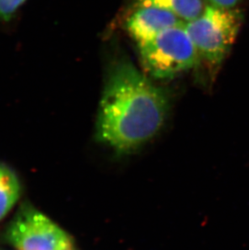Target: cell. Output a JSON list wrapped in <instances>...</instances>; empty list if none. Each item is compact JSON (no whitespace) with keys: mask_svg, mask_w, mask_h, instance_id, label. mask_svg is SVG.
Instances as JSON below:
<instances>
[{"mask_svg":"<svg viewBox=\"0 0 249 250\" xmlns=\"http://www.w3.org/2000/svg\"><path fill=\"white\" fill-rule=\"evenodd\" d=\"M134 5L165 10L186 23L198 18L206 7L202 0H134Z\"/></svg>","mask_w":249,"mask_h":250,"instance_id":"8992f818","label":"cell"},{"mask_svg":"<svg viewBox=\"0 0 249 250\" xmlns=\"http://www.w3.org/2000/svg\"><path fill=\"white\" fill-rule=\"evenodd\" d=\"M208 4L223 8H235L241 0H207Z\"/></svg>","mask_w":249,"mask_h":250,"instance_id":"9c48e42d","label":"cell"},{"mask_svg":"<svg viewBox=\"0 0 249 250\" xmlns=\"http://www.w3.org/2000/svg\"><path fill=\"white\" fill-rule=\"evenodd\" d=\"M186 22L171 12L155 7H135L126 20L125 28L138 46L164 31Z\"/></svg>","mask_w":249,"mask_h":250,"instance_id":"5b68a950","label":"cell"},{"mask_svg":"<svg viewBox=\"0 0 249 250\" xmlns=\"http://www.w3.org/2000/svg\"><path fill=\"white\" fill-rule=\"evenodd\" d=\"M242 12L208 4L202 14L186 22V31L198 57L213 71L221 66L237 38L243 23Z\"/></svg>","mask_w":249,"mask_h":250,"instance_id":"7a4b0ae2","label":"cell"},{"mask_svg":"<svg viewBox=\"0 0 249 250\" xmlns=\"http://www.w3.org/2000/svg\"><path fill=\"white\" fill-rule=\"evenodd\" d=\"M26 0H0V21L8 22Z\"/></svg>","mask_w":249,"mask_h":250,"instance_id":"ba28073f","label":"cell"},{"mask_svg":"<svg viewBox=\"0 0 249 250\" xmlns=\"http://www.w3.org/2000/svg\"><path fill=\"white\" fill-rule=\"evenodd\" d=\"M5 238L19 250H72L73 246L66 231L28 205L18 210Z\"/></svg>","mask_w":249,"mask_h":250,"instance_id":"277c9868","label":"cell"},{"mask_svg":"<svg viewBox=\"0 0 249 250\" xmlns=\"http://www.w3.org/2000/svg\"><path fill=\"white\" fill-rule=\"evenodd\" d=\"M21 186L12 170L0 165V220L5 217L19 199Z\"/></svg>","mask_w":249,"mask_h":250,"instance_id":"52a82bcc","label":"cell"},{"mask_svg":"<svg viewBox=\"0 0 249 250\" xmlns=\"http://www.w3.org/2000/svg\"><path fill=\"white\" fill-rule=\"evenodd\" d=\"M185 24L168 28L139 45L142 65L149 76L167 80L198 65V51Z\"/></svg>","mask_w":249,"mask_h":250,"instance_id":"3957f363","label":"cell"},{"mask_svg":"<svg viewBox=\"0 0 249 250\" xmlns=\"http://www.w3.org/2000/svg\"><path fill=\"white\" fill-rule=\"evenodd\" d=\"M169 97L126 59L108 70L100 102L96 136L118 156L139 150L162 130Z\"/></svg>","mask_w":249,"mask_h":250,"instance_id":"6da1fadb","label":"cell"}]
</instances>
